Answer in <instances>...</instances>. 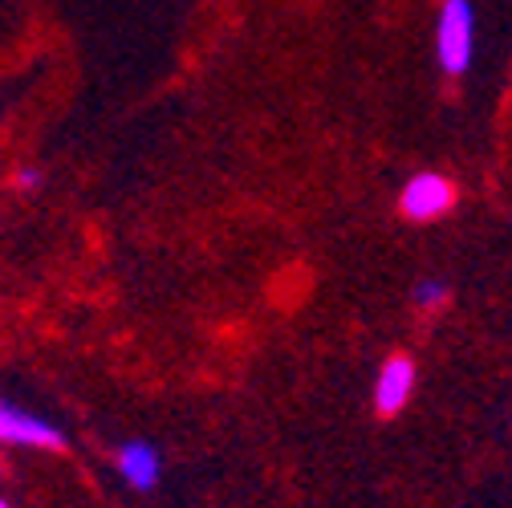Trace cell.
<instances>
[{"instance_id":"6da1fadb","label":"cell","mask_w":512,"mask_h":508,"mask_svg":"<svg viewBox=\"0 0 512 508\" xmlns=\"http://www.w3.org/2000/svg\"><path fill=\"white\" fill-rule=\"evenodd\" d=\"M435 53H439V70L447 78H460L472 66V53H476V9H472V0H443L439 25H435Z\"/></svg>"},{"instance_id":"7a4b0ae2","label":"cell","mask_w":512,"mask_h":508,"mask_svg":"<svg viewBox=\"0 0 512 508\" xmlns=\"http://www.w3.org/2000/svg\"><path fill=\"white\" fill-rule=\"evenodd\" d=\"M452 204H456V187H452V179H443V175H435V171L415 175V179L403 187V196H399L403 216L415 220V224L447 216V212H452Z\"/></svg>"},{"instance_id":"3957f363","label":"cell","mask_w":512,"mask_h":508,"mask_svg":"<svg viewBox=\"0 0 512 508\" xmlns=\"http://www.w3.org/2000/svg\"><path fill=\"white\" fill-rule=\"evenodd\" d=\"M0 443H17V448H45V452H57V448H66V435H61V427L45 423L41 415H29V411L13 407L9 399H0Z\"/></svg>"},{"instance_id":"277c9868","label":"cell","mask_w":512,"mask_h":508,"mask_svg":"<svg viewBox=\"0 0 512 508\" xmlns=\"http://www.w3.org/2000/svg\"><path fill=\"white\" fill-rule=\"evenodd\" d=\"M114 468H118V476L131 484L135 492H151L163 480V456H159L155 443H147V439H126L122 448L114 452Z\"/></svg>"},{"instance_id":"5b68a950","label":"cell","mask_w":512,"mask_h":508,"mask_svg":"<svg viewBox=\"0 0 512 508\" xmlns=\"http://www.w3.org/2000/svg\"><path fill=\"white\" fill-rule=\"evenodd\" d=\"M411 391H415V362L403 358V354H395L391 362H382V370L374 378V407H378V415H399L403 403L411 399Z\"/></svg>"},{"instance_id":"8992f818","label":"cell","mask_w":512,"mask_h":508,"mask_svg":"<svg viewBox=\"0 0 512 508\" xmlns=\"http://www.w3.org/2000/svg\"><path fill=\"white\" fill-rule=\"evenodd\" d=\"M415 305L419 309H439V305H447V297H452V285L447 281H435V277H427V281H419L415 285Z\"/></svg>"},{"instance_id":"52a82bcc","label":"cell","mask_w":512,"mask_h":508,"mask_svg":"<svg viewBox=\"0 0 512 508\" xmlns=\"http://www.w3.org/2000/svg\"><path fill=\"white\" fill-rule=\"evenodd\" d=\"M41 183H45V175H41L37 167H21V171H17V187H21V192H37Z\"/></svg>"},{"instance_id":"ba28073f","label":"cell","mask_w":512,"mask_h":508,"mask_svg":"<svg viewBox=\"0 0 512 508\" xmlns=\"http://www.w3.org/2000/svg\"><path fill=\"white\" fill-rule=\"evenodd\" d=\"M0 508H9V500H5V496H0Z\"/></svg>"}]
</instances>
